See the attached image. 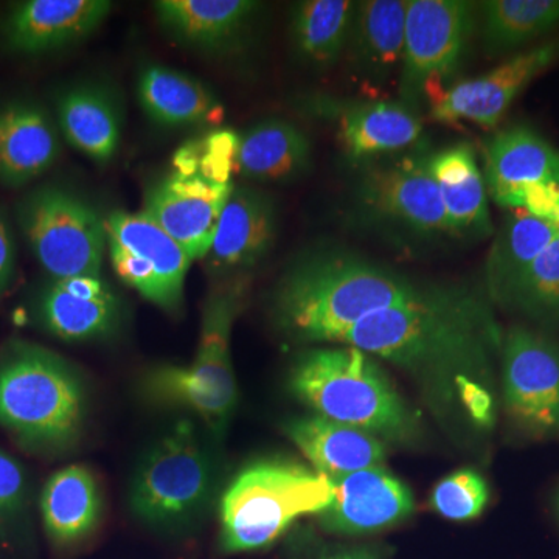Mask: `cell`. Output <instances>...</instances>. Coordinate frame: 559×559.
<instances>
[{"label": "cell", "instance_id": "obj_27", "mask_svg": "<svg viewBox=\"0 0 559 559\" xmlns=\"http://www.w3.org/2000/svg\"><path fill=\"white\" fill-rule=\"evenodd\" d=\"M138 98L146 116L164 127L215 124L224 112L205 84L167 66L150 64L140 70Z\"/></svg>", "mask_w": 559, "mask_h": 559}, {"label": "cell", "instance_id": "obj_10", "mask_svg": "<svg viewBox=\"0 0 559 559\" xmlns=\"http://www.w3.org/2000/svg\"><path fill=\"white\" fill-rule=\"evenodd\" d=\"M476 32L477 2L407 0L399 102L418 110L436 84L455 75Z\"/></svg>", "mask_w": 559, "mask_h": 559}, {"label": "cell", "instance_id": "obj_19", "mask_svg": "<svg viewBox=\"0 0 559 559\" xmlns=\"http://www.w3.org/2000/svg\"><path fill=\"white\" fill-rule=\"evenodd\" d=\"M110 10L108 0H28L11 11L3 36L17 53H50L90 38Z\"/></svg>", "mask_w": 559, "mask_h": 559}, {"label": "cell", "instance_id": "obj_36", "mask_svg": "<svg viewBox=\"0 0 559 559\" xmlns=\"http://www.w3.org/2000/svg\"><path fill=\"white\" fill-rule=\"evenodd\" d=\"M14 266H16V248H14L9 226L0 218V299L13 280Z\"/></svg>", "mask_w": 559, "mask_h": 559}, {"label": "cell", "instance_id": "obj_5", "mask_svg": "<svg viewBox=\"0 0 559 559\" xmlns=\"http://www.w3.org/2000/svg\"><path fill=\"white\" fill-rule=\"evenodd\" d=\"M333 499V480L288 462H260L231 481L221 500V547L227 554L274 543L297 518L319 514Z\"/></svg>", "mask_w": 559, "mask_h": 559}, {"label": "cell", "instance_id": "obj_13", "mask_svg": "<svg viewBox=\"0 0 559 559\" xmlns=\"http://www.w3.org/2000/svg\"><path fill=\"white\" fill-rule=\"evenodd\" d=\"M559 61V36L511 55L476 79L459 81L430 98V116L440 123L469 121L495 128L536 76Z\"/></svg>", "mask_w": 559, "mask_h": 559}, {"label": "cell", "instance_id": "obj_18", "mask_svg": "<svg viewBox=\"0 0 559 559\" xmlns=\"http://www.w3.org/2000/svg\"><path fill=\"white\" fill-rule=\"evenodd\" d=\"M277 231L274 198L255 187L234 186L205 257L209 266L218 274L255 266L270 253Z\"/></svg>", "mask_w": 559, "mask_h": 559}, {"label": "cell", "instance_id": "obj_28", "mask_svg": "<svg viewBox=\"0 0 559 559\" xmlns=\"http://www.w3.org/2000/svg\"><path fill=\"white\" fill-rule=\"evenodd\" d=\"M58 123L69 145L84 156L106 164L120 145V112L108 91L80 84L57 98Z\"/></svg>", "mask_w": 559, "mask_h": 559}, {"label": "cell", "instance_id": "obj_12", "mask_svg": "<svg viewBox=\"0 0 559 559\" xmlns=\"http://www.w3.org/2000/svg\"><path fill=\"white\" fill-rule=\"evenodd\" d=\"M503 400L511 418L533 437L559 430V344L527 326L503 334Z\"/></svg>", "mask_w": 559, "mask_h": 559}, {"label": "cell", "instance_id": "obj_22", "mask_svg": "<svg viewBox=\"0 0 559 559\" xmlns=\"http://www.w3.org/2000/svg\"><path fill=\"white\" fill-rule=\"evenodd\" d=\"M336 109L337 131L349 159L369 162L401 153L421 138L417 110L400 102L330 103Z\"/></svg>", "mask_w": 559, "mask_h": 559}, {"label": "cell", "instance_id": "obj_15", "mask_svg": "<svg viewBox=\"0 0 559 559\" xmlns=\"http://www.w3.org/2000/svg\"><path fill=\"white\" fill-rule=\"evenodd\" d=\"M333 480V499L318 514L319 524L336 535H369L393 527L415 510L414 495L384 466L356 471Z\"/></svg>", "mask_w": 559, "mask_h": 559}, {"label": "cell", "instance_id": "obj_32", "mask_svg": "<svg viewBox=\"0 0 559 559\" xmlns=\"http://www.w3.org/2000/svg\"><path fill=\"white\" fill-rule=\"evenodd\" d=\"M352 0H304L290 10V40L297 57L312 69L333 68L347 49L355 16Z\"/></svg>", "mask_w": 559, "mask_h": 559}, {"label": "cell", "instance_id": "obj_2", "mask_svg": "<svg viewBox=\"0 0 559 559\" xmlns=\"http://www.w3.org/2000/svg\"><path fill=\"white\" fill-rule=\"evenodd\" d=\"M425 286L358 253L319 250L280 282L274 319L290 340L340 344L360 320L414 299Z\"/></svg>", "mask_w": 559, "mask_h": 559}, {"label": "cell", "instance_id": "obj_21", "mask_svg": "<svg viewBox=\"0 0 559 559\" xmlns=\"http://www.w3.org/2000/svg\"><path fill=\"white\" fill-rule=\"evenodd\" d=\"M407 0L356 2L347 43L349 69L360 83L381 87L399 75L404 58Z\"/></svg>", "mask_w": 559, "mask_h": 559}, {"label": "cell", "instance_id": "obj_4", "mask_svg": "<svg viewBox=\"0 0 559 559\" xmlns=\"http://www.w3.org/2000/svg\"><path fill=\"white\" fill-rule=\"evenodd\" d=\"M86 393L79 374L47 349L16 345L0 359V428L35 452L64 451L79 439Z\"/></svg>", "mask_w": 559, "mask_h": 559}, {"label": "cell", "instance_id": "obj_14", "mask_svg": "<svg viewBox=\"0 0 559 559\" xmlns=\"http://www.w3.org/2000/svg\"><path fill=\"white\" fill-rule=\"evenodd\" d=\"M231 182H219L200 173L175 171L154 183L142 212L182 246L191 260L207 257Z\"/></svg>", "mask_w": 559, "mask_h": 559}, {"label": "cell", "instance_id": "obj_24", "mask_svg": "<svg viewBox=\"0 0 559 559\" xmlns=\"http://www.w3.org/2000/svg\"><path fill=\"white\" fill-rule=\"evenodd\" d=\"M285 432L314 471L330 479L382 466L385 460L384 441L320 415L293 419Z\"/></svg>", "mask_w": 559, "mask_h": 559}, {"label": "cell", "instance_id": "obj_38", "mask_svg": "<svg viewBox=\"0 0 559 559\" xmlns=\"http://www.w3.org/2000/svg\"><path fill=\"white\" fill-rule=\"evenodd\" d=\"M558 510H559V495H558Z\"/></svg>", "mask_w": 559, "mask_h": 559}, {"label": "cell", "instance_id": "obj_23", "mask_svg": "<svg viewBox=\"0 0 559 559\" xmlns=\"http://www.w3.org/2000/svg\"><path fill=\"white\" fill-rule=\"evenodd\" d=\"M60 138L46 110L33 103L0 109V183L21 187L57 162Z\"/></svg>", "mask_w": 559, "mask_h": 559}, {"label": "cell", "instance_id": "obj_3", "mask_svg": "<svg viewBox=\"0 0 559 559\" xmlns=\"http://www.w3.org/2000/svg\"><path fill=\"white\" fill-rule=\"evenodd\" d=\"M289 388L316 415L384 443H409L419 433L417 415L380 364L359 348L345 345L304 353L290 370Z\"/></svg>", "mask_w": 559, "mask_h": 559}, {"label": "cell", "instance_id": "obj_37", "mask_svg": "<svg viewBox=\"0 0 559 559\" xmlns=\"http://www.w3.org/2000/svg\"><path fill=\"white\" fill-rule=\"evenodd\" d=\"M311 559H380V557L369 547H352V549L325 551V554Z\"/></svg>", "mask_w": 559, "mask_h": 559}, {"label": "cell", "instance_id": "obj_16", "mask_svg": "<svg viewBox=\"0 0 559 559\" xmlns=\"http://www.w3.org/2000/svg\"><path fill=\"white\" fill-rule=\"evenodd\" d=\"M485 183L500 207L521 209L530 190L559 191V151L532 128H506L489 140Z\"/></svg>", "mask_w": 559, "mask_h": 559}, {"label": "cell", "instance_id": "obj_7", "mask_svg": "<svg viewBox=\"0 0 559 559\" xmlns=\"http://www.w3.org/2000/svg\"><path fill=\"white\" fill-rule=\"evenodd\" d=\"M20 224L33 255L51 280L100 277L105 259V221L72 191L43 187L25 198Z\"/></svg>", "mask_w": 559, "mask_h": 559}, {"label": "cell", "instance_id": "obj_26", "mask_svg": "<svg viewBox=\"0 0 559 559\" xmlns=\"http://www.w3.org/2000/svg\"><path fill=\"white\" fill-rule=\"evenodd\" d=\"M312 146L296 123L270 117L240 135L237 171L242 178L261 183L296 182L308 175Z\"/></svg>", "mask_w": 559, "mask_h": 559}, {"label": "cell", "instance_id": "obj_20", "mask_svg": "<svg viewBox=\"0 0 559 559\" xmlns=\"http://www.w3.org/2000/svg\"><path fill=\"white\" fill-rule=\"evenodd\" d=\"M39 322L58 340L108 337L121 320V304L102 277L51 280L38 299Z\"/></svg>", "mask_w": 559, "mask_h": 559}, {"label": "cell", "instance_id": "obj_1", "mask_svg": "<svg viewBox=\"0 0 559 559\" xmlns=\"http://www.w3.org/2000/svg\"><path fill=\"white\" fill-rule=\"evenodd\" d=\"M487 293L466 286L426 285L414 299L367 316L340 344L388 360L412 374L436 400L495 421L489 382L503 333Z\"/></svg>", "mask_w": 559, "mask_h": 559}, {"label": "cell", "instance_id": "obj_9", "mask_svg": "<svg viewBox=\"0 0 559 559\" xmlns=\"http://www.w3.org/2000/svg\"><path fill=\"white\" fill-rule=\"evenodd\" d=\"M212 488L209 454L194 426L180 421L140 460L130 506L148 524H179L209 502Z\"/></svg>", "mask_w": 559, "mask_h": 559}, {"label": "cell", "instance_id": "obj_34", "mask_svg": "<svg viewBox=\"0 0 559 559\" xmlns=\"http://www.w3.org/2000/svg\"><path fill=\"white\" fill-rule=\"evenodd\" d=\"M488 485L479 473L460 469L437 484L430 506L450 521H469L480 516L488 503Z\"/></svg>", "mask_w": 559, "mask_h": 559}, {"label": "cell", "instance_id": "obj_29", "mask_svg": "<svg viewBox=\"0 0 559 559\" xmlns=\"http://www.w3.org/2000/svg\"><path fill=\"white\" fill-rule=\"evenodd\" d=\"M102 496L86 466L72 465L47 480L40 495V514L51 543L69 546L94 532L100 521Z\"/></svg>", "mask_w": 559, "mask_h": 559}, {"label": "cell", "instance_id": "obj_11", "mask_svg": "<svg viewBox=\"0 0 559 559\" xmlns=\"http://www.w3.org/2000/svg\"><path fill=\"white\" fill-rule=\"evenodd\" d=\"M110 261L117 275L143 299L176 314L182 310L189 253L143 212L123 210L105 219Z\"/></svg>", "mask_w": 559, "mask_h": 559}, {"label": "cell", "instance_id": "obj_6", "mask_svg": "<svg viewBox=\"0 0 559 559\" xmlns=\"http://www.w3.org/2000/svg\"><path fill=\"white\" fill-rule=\"evenodd\" d=\"M242 305L240 285L210 293L202 314L200 347L189 366H162L146 380L154 399L197 412L216 436L226 432L238 401L231 364V329Z\"/></svg>", "mask_w": 559, "mask_h": 559}, {"label": "cell", "instance_id": "obj_35", "mask_svg": "<svg viewBox=\"0 0 559 559\" xmlns=\"http://www.w3.org/2000/svg\"><path fill=\"white\" fill-rule=\"evenodd\" d=\"M28 481L16 459L0 450V527L21 516L27 506Z\"/></svg>", "mask_w": 559, "mask_h": 559}, {"label": "cell", "instance_id": "obj_17", "mask_svg": "<svg viewBox=\"0 0 559 559\" xmlns=\"http://www.w3.org/2000/svg\"><path fill=\"white\" fill-rule=\"evenodd\" d=\"M263 9L255 0H160L154 2L162 31L202 53H230L248 43Z\"/></svg>", "mask_w": 559, "mask_h": 559}, {"label": "cell", "instance_id": "obj_31", "mask_svg": "<svg viewBox=\"0 0 559 559\" xmlns=\"http://www.w3.org/2000/svg\"><path fill=\"white\" fill-rule=\"evenodd\" d=\"M559 27V0H487L477 3V32L487 57L520 53Z\"/></svg>", "mask_w": 559, "mask_h": 559}, {"label": "cell", "instance_id": "obj_25", "mask_svg": "<svg viewBox=\"0 0 559 559\" xmlns=\"http://www.w3.org/2000/svg\"><path fill=\"white\" fill-rule=\"evenodd\" d=\"M430 171L439 186L452 235L484 240L495 234L487 183L469 143L430 154Z\"/></svg>", "mask_w": 559, "mask_h": 559}, {"label": "cell", "instance_id": "obj_8", "mask_svg": "<svg viewBox=\"0 0 559 559\" xmlns=\"http://www.w3.org/2000/svg\"><path fill=\"white\" fill-rule=\"evenodd\" d=\"M355 205L362 218L388 230L418 240L452 237L426 151L366 162L356 182Z\"/></svg>", "mask_w": 559, "mask_h": 559}, {"label": "cell", "instance_id": "obj_33", "mask_svg": "<svg viewBox=\"0 0 559 559\" xmlns=\"http://www.w3.org/2000/svg\"><path fill=\"white\" fill-rule=\"evenodd\" d=\"M502 307L536 322L559 320V235L518 278Z\"/></svg>", "mask_w": 559, "mask_h": 559}, {"label": "cell", "instance_id": "obj_30", "mask_svg": "<svg viewBox=\"0 0 559 559\" xmlns=\"http://www.w3.org/2000/svg\"><path fill=\"white\" fill-rule=\"evenodd\" d=\"M559 235L554 221L532 213H513L496 231L485 263V286L492 304L502 307L518 278Z\"/></svg>", "mask_w": 559, "mask_h": 559}]
</instances>
